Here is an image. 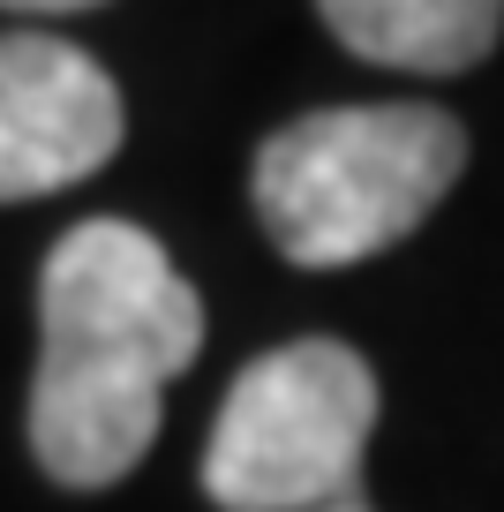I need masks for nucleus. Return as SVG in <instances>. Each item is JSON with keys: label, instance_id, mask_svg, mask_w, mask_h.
Instances as JSON below:
<instances>
[{"label": "nucleus", "instance_id": "nucleus-1", "mask_svg": "<svg viewBox=\"0 0 504 512\" xmlns=\"http://www.w3.org/2000/svg\"><path fill=\"white\" fill-rule=\"evenodd\" d=\"M31 452L61 490H106L151 452L166 384L204 347V302L128 219H83L38 279Z\"/></svg>", "mask_w": 504, "mask_h": 512}, {"label": "nucleus", "instance_id": "nucleus-2", "mask_svg": "<svg viewBox=\"0 0 504 512\" xmlns=\"http://www.w3.org/2000/svg\"><path fill=\"white\" fill-rule=\"evenodd\" d=\"M467 166V128L437 106L301 113L256 151V219L294 264H362L407 241Z\"/></svg>", "mask_w": 504, "mask_h": 512}, {"label": "nucleus", "instance_id": "nucleus-3", "mask_svg": "<svg viewBox=\"0 0 504 512\" xmlns=\"http://www.w3.org/2000/svg\"><path fill=\"white\" fill-rule=\"evenodd\" d=\"M377 430V377L339 339H294L234 377L204 445V490L226 512H316L354 497Z\"/></svg>", "mask_w": 504, "mask_h": 512}, {"label": "nucleus", "instance_id": "nucleus-4", "mask_svg": "<svg viewBox=\"0 0 504 512\" xmlns=\"http://www.w3.org/2000/svg\"><path fill=\"white\" fill-rule=\"evenodd\" d=\"M121 151V91L83 46L46 31L0 38V204L53 196Z\"/></svg>", "mask_w": 504, "mask_h": 512}, {"label": "nucleus", "instance_id": "nucleus-5", "mask_svg": "<svg viewBox=\"0 0 504 512\" xmlns=\"http://www.w3.org/2000/svg\"><path fill=\"white\" fill-rule=\"evenodd\" d=\"M331 38L377 68L459 76L504 31V0H316Z\"/></svg>", "mask_w": 504, "mask_h": 512}, {"label": "nucleus", "instance_id": "nucleus-6", "mask_svg": "<svg viewBox=\"0 0 504 512\" xmlns=\"http://www.w3.org/2000/svg\"><path fill=\"white\" fill-rule=\"evenodd\" d=\"M0 8H23V16H76V8H98V0H0Z\"/></svg>", "mask_w": 504, "mask_h": 512}, {"label": "nucleus", "instance_id": "nucleus-7", "mask_svg": "<svg viewBox=\"0 0 504 512\" xmlns=\"http://www.w3.org/2000/svg\"><path fill=\"white\" fill-rule=\"evenodd\" d=\"M316 512H369L362 497H339V505H316Z\"/></svg>", "mask_w": 504, "mask_h": 512}]
</instances>
